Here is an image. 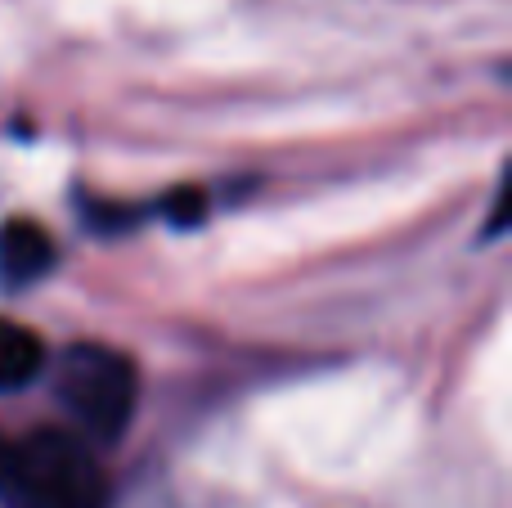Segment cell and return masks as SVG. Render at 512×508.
Segmentation results:
<instances>
[{"label": "cell", "mask_w": 512, "mask_h": 508, "mask_svg": "<svg viewBox=\"0 0 512 508\" xmlns=\"http://www.w3.org/2000/svg\"><path fill=\"white\" fill-rule=\"evenodd\" d=\"M158 212L167 216L176 230H189V225H203V216H207V194L198 185H180V189H171L167 198L158 203Z\"/></svg>", "instance_id": "5b68a950"}, {"label": "cell", "mask_w": 512, "mask_h": 508, "mask_svg": "<svg viewBox=\"0 0 512 508\" xmlns=\"http://www.w3.org/2000/svg\"><path fill=\"white\" fill-rule=\"evenodd\" d=\"M54 396L86 441L113 446L126 437L140 405V369L126 351L104 342H77L54 365Z\"/></svg>", "instance_id": "7a4b0ae2"}, {"label": "cell", "mask_w": 512, "mask_h": 508, "mask_svg": "<svg viewBox=\"0 0 512 508\" xmlns=\"http://www.w3.org/2000/svg\"><path fill=\"white\" fill-rule=\"evenodd\" d=\"M45 374V342L27 324L0 315V392H23Z\"/></svg>", "instance_id": "277c9868"}, {"label": "cell", "mask_w": 512, "mask_h": 508, "mask_svg": "<svg viewBox=\"0 0 512 508\" xmlns=\"http://www.w3.org/2000/svg\"><path fill=\"white\" fill-rule=\"evenodd\" d=\"M0 508H113V486L81 432L0 437Z\"/></svg>", "instance_id": "6da1fadb"}, {"label": "cell", "mask_w": 512, "mask_h": 508, "mask_svg": "<svg viewBox=\"0 0 512 508\" xmlns=\"http://www.w3.org/2000/svg\"><path fill=\"white\" fill-rule=\"evenodd\" d=\"M54 270V239L27 216L0 225V288L23 293V288L41 284Z\"/></svg>", "instance_id": "3957f363"}]
</instances>
